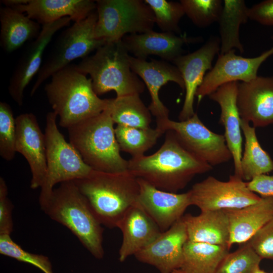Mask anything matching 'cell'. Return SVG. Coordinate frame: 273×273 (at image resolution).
I'll return each instance as SVG.
<instances>
[{
	"label": "cell",
	"instance_id": "1",
	"mask_svg": "<svg viewBox=\"0 0 273 273\" xmlns=\"http://www.w3.org/2000/svg\"><path fill=\"white\" fill-rule=\"evenodd\" d=\"M166 132L156 152L132 157L128 160L127 170L159 190L177 193L195 176L211 170L212 166L188 150L173 131Z\"/></svg>",
	"mask_w": 273,
	"mask_h": 273
},
{
	"label": "cell",
	"instance_id": "2",
	"mask_svg": "<svg viewBox=\"0 0 273 273\" xmlns=\"http://www.w3.org/2000/svg\"><path fill=\"white\" fill-rule=\"evenodd\" d=\"M73 181L101 224L110 229L117 228L139 193L138 178L128 170L107 172L92 169L85 177Z\"/></svg>",
	"mask_w": 273,
	"mask_h": 273
},
{
	"label": "cell",
	"instance_id": "3",
	"mask_svg": "<svg viewBox=\"0 0 273 273\" xmlns=\"http://www.w3.org/2000/svg\"><path fill=\"white\" fill-rule=\"evenodd\" d=\"M44 90L59 125L68 128L106 109L110 99H100L95 92L91 79L75 65H69L51 76Z\"/></svg>",
	"mask_w": 273,
	"mask_h": 273
},
{
	"label": "cell",
	"instance_id": "4",
	"mask_svg": "<svg viewBox=\"0 0 273 273\" xmlns=\"http://www.w3.org/2000/svg\"><path fill=\"white\" fill-rule=\"evenodd\" d=\"M109 106L100 114L68 127L69 143L92 169L124 171L128 169V160L120 155Z\"/></svg>",
	"mask_w": 273,
	"mask_h": 273
},
{
	"label": "cell",
	"instance_id": "5",
	"mask_svg": "<svg viewBox=\"0 0 273 273\" xmlns=\"http://www.w3.org/2000/svg\"><path fill=\"white\" fill-rule=\"evenodd\" d=\"M41 209L68 228L96 258H103L104 229L73 181L60 184Z\"/></svg>",
	"mask_w": 273,
	"mask_h": 273
},
{
	"label": "cell",
	"instance_id": "6",
	"mask_svg": "<svg viewBox=\"0 0 273 273\" xmlns=\"http://www.w3.org/2000/svg\"><path fill=\"white\" fill-rule=\"evenodd\" d=\"M130 56L121 40L105 43L75 65L81 72L89 75L98 96L112 90L117 97L140 94L145 84L132 70Z\"/></svg>",
	"mask_w": 273,
	"mask_h": 273
},
{
	"label": "cell",
	"instance_id": "7",
	"mask_svg": "<svg viewBox=\"0 0 273 273\" xmlns=\"http://www.w3.org/2000/svg\"><path fill=\"white\" fill-rule=\"evenodd\" d=\"M54 111L46 115L45 138L47 171L40 187V208L47 204L58 183L73 181L86 176L92 170L74 147L59 131Z\"/></svg>",
	"mask_w": 273,
	"mask_h": 273
},
{
	"label": "cell",
	"instance_id": "8",
	"mask_svg": "<svg viewBox=\"0 0 273 273\" xmlns=\"http://www.w3.org/2000/svg\"><path fill=\"white\" fill-rule=\"evenodd\" d=\"M98 20L95 37L111 42L121 40L126 35L153 30L154 14L142 0L96 1Z\"/></svg>",
	"mask_w": 273,
	"mask_h": 273
},
{
	"label": "cell",
	"instance_id": "9",
	"mask_svg": "<svg viewBox=\"0 0 273 273\" xmlns=\"http://www.w3.org/2000/svg\"><path fill=\"white\" fill-rule=\"evenodd\" d=\"M96 10L86 18L75 22L58 36L51 51L41 66L30 92L33 96L41 84L54 74L73 60L83 59L106 42L96 38Z\"/></svg>",
	"mask_w": 273,
	"mask_h": 273
},
{
	"label": "cell",
	"instance_id": "10",
	"mask_svg": "<svg viewBox=\"0 0 273 273\" xmlns=\"http://www.w3.org/2000/svg\"><path fill=\"white\" fill-rule=\"evenodd\" d=\"M156 127L165 132L173 131L188 150L212 166L227 162L232 158L224 135L209 129L197 113L184 121L168 118L156 123Z\"/></svg>",
	"mask_w": 273,
	"mask_h": 273
},
{
	"label": "cell",
	"instance_id": "11",
	"mask_svg": "<svg viewBox=\"0 0 273 273\" xmlns=\"http://www.w3.org/2000/svg\"><path fill=\"white\" fill-rule=\"evenodd\" d=\"M189 192L192 205L201 211L241 208L261 198L248 189L246 181L234 175L226 181L209 176L195 184Z\"/></svg>",
	"mask_w": 273,
	"mask_h": 273
},
{
	"label": "cell",
	"instance_id": "12",
	"mask_svg": "<svg viewBox=\"0 0 273 273\" xmlns=\"http://www.w3.org/2000/svg\"><path fill=\"white\" fill-rule=\"evenodd\" d=\"M271 38L273 41V35ZM235 52V50H232L223 54H219L215 65L206 73L197 90L196 97L198 103L223 84L239 81L249 82L256 78L261 64L273 55V46L253 58L243 57Z\"/></svg>",
	"mask_w": 273,
	"mask_h": 273
},
{
	"label": "cell",
	"instance_id": "13",
	"mask_svg": "<svg viewBox=\"0 0 273 273\" xmlns=\"http://www.w3.org/2000/svg\"><path fill=\"white\" fill-rule=\"evenodd\" d=\"M219 37L211 35L200 48L184 54L172 63L180 72L185 85V98L178 119L186 120L194 114V102L197 90L206 73L212 68V62L220 52Z\"/></svg>",
	"mask_w": 273,
	"mask_h": 273
},
{
	"label": "cell",
	"instance_id": "14",
	"mask_svg": "<svg viewBox=\"0 0 273 273\" xmlns=\"http://www.w3.org/2000/svg\"><path fill=\"white\" fill-rule=\"evenodd\" d=\"M71 18L65 17L42 25L38 36L27 48L10 78L8 92L12 99L22 106L25 88L41 67L43 54L54 34L70 25Z\"/></svg>",
	"mask_w": 273,
	"mask_h": 273
},
{
	"label": "cell",
	"instance_id": "15",
	"mask_svg": "<svg viewBox=\"0 0 273 273\" xmlns=\"http://www.w3.org/2000/svg\"><path fill=\"white\" fill-rule=\"evenodd\" d=\"M139 193L136 203L149 215L161 232L169 229L192 205L189 191L184 193L159 190L138 178Z\"/></svg>",
	"mask_w": 273,
	"mask_h": 273
},
{
	"label": "cell",
	"instance_id": "16",
	"mask_svg": "<svg viewBox=\"0 0 273 273\" xmlns=\"http://www.w3.org/2000/svg\"><path fill=\"white\" fill-rule=\"evenodd\" d=\"M15 122L16 152L22 154L29 165L32 174L30 188H40L47 171L44 133L42 132L36 116L31 113L17 116Z\"/></svg>",
	"mask_w": 273,
	"mask_h": 273
},
{
	"label": "cell",
	"instance_id": "17",
	"mask_svg": "<svg viewBox=\"0 0 273 273\" xmlns=\"http://www.w3.org/2000/svg\"><path fill=\"white\" fill-rule=\"evenodd\" d=\"M187 241L182 217L134 256L139 261L153 266L160 273H171L180 268L184 247Z\"/></svg>",
	"mask_w": 273,
	"mask_h": 273
},
{
	"label": "cell",
	"instance_id": "18",
	"mask_svg": "<svg viewBox=\"0 0 273 273\" xmlns=\"http://www.w3.org/2000/svg\"><path fill=\"white\" fill-rule=\"evenodd\" d=\"M237 104L241 119L255 128L273 124V76L238 82Z\"/></svg>",
	"mask_w": 273,
	"mask_h": 273
},
{
	"label": "cell",
	"instance_id": "19",
	"mask_svg": "<svg viewBox=\"0 0 273 273\" xmlns=\"http://www.w3.org/2000/svg\"><path fill=\"white\" fill-rule=\"evenodd\" d=\"M131 68L140 77L149 90L151 102L148 107L151 114L155 117L156 123L169 118V110L159 97L160 88L169 81L174 82L183 89L185 85L177 68L164 60H147L130 56Z\"/></svg>",
	"mask_w": 273,
	"mask_h": 273
},
{
	"label": "cell",
	"instance_id": "20",
	"mask_svg": "<svg viewBox=\"0 0 273 273\" xmlns=\"http://www.w3.org/2000/svg\"><path fill=\"white\" fill-rule=\"evenodd\" d=\"M203 40L200 36L177 35L173 33L158 32L153 30L142 33L128 34L122 39L129 54L136 58L146 60L149 56L154 55L171 63L184 54V45L198 43Z\"/></svg>",
	"mask_w": 273,
	"mask_h": 273
},
{
	"label": "cell",
	"instance_id": "21",
	"mask_svg": "<svg viewBox=\"0 0 273 273\" xmlns=\"http://www.w3.org/2000/svg\"><path fill=\"white\" fill-rule=\"evenodd\" d=\"M237 81L223 84L209 96L220 106L219 123L224 128V136L234 161V175L242 179L241 160L242 136L241 120L237 104Z\"/></svg>",
	"mask_w": 273,
	"mask_h": 273
},
{
	"label": "cell",
	"instance_id": "22",
	"mask_svg": "<svg viewBox=\"0 0 273 273\" xmlns=\"http://www.w3.org/2000/svg\"><path fill=\"white\" fill-rule=\"evenodd\" d=\"M42 25L69 17L75 22L86 18L96 9L92 0H14L11 7Z\"/></svg>",
	"mask_w": 273,
	"mask_h": 273
},
{
	"label": "cell",
	"instance_id": "23",
	"mask_svg": "<svg viewBox=\"0 0 273 273\" xmlns=\"http://www.w3.org/2000/svg\"><path fill=\"white\" fill-rule=\"evenodd\" d=\"M122 240L119 260L124 261L153 242L162 232L157 225L136 202L125 213L118 224Z\"/></svg>",
	"mask_w": 273,
	"mask_h": 273
},
{
	"label": "cell",
	"instance_id": "24",
	"mask_svg": "<svg viewBox=\"0 0 273 273\" xmlns=\"http://www.w3.org/2000/svg\"><path fill=\"white\" fill-rule=\"evenodd\" d=\"M229 224L228 247L248 241L273 218V197H261L255 203L238 209L223 210Z\"/></svg>",
	"mask_w": 273,
	"mask_h": 273
},
{
	"label": "cell",
	"instance_id": "25",
	"mask_svg": "<svg viewBox=\"0 0 273 273\" xmlns=\"http://www.w3.org/2000/svg\"><path fill=\"white\" fill-rule=\"evenodd\" d=\"M183 219L188 241L228 246L229 224L223 210L202 211L198 215L188 213Z\"/></svg>",
	"mask_w": 273,
	"mask_h": 273
},
{
	"label": "cell",
	"instance_id": "26",
	"mask_svg": "<svg viewBox=\"0 0 273 273\" xmlns=\"http://www.w3.org/2000/svg\"><path fill=\"white\" fill-rule=\"evenodd\" d=\"M0 43L7 53L14 52L26 41L36 38L40 32L38 23L7 6L0 9Z\"/></svg>",
	"mask_w": 273,
	"mask_h": 273
},
{
	"label": "cell",
	"instance_id": "27",
	"mask_svg": "<svg viewBox=\"0 0 273 273\" xmlns=\"http://www.w3.org/2000/svg\"><path fill=\"white\" fill-rule=\"evenodd\" d=\"M248 8L244 0H224L223 8L218 21L220 41V54L232 50L244 52L240 39V26L249 19Z\"/></svg>",
	"mask_w": 273,
	"mask_h": 273
},
{
	"label": "cell",
	"instance_id": "28",
	"mask_svg": "<svg viewBox=\"0 0 273 273\" xmlns=\"http://www.w3.org/2000/svg\"><path fill=\"white\" fill-rule=\"evenodd\" d=\"M229 250L226 246L187 241L180 269L185 273H215Z\"/></svg>",
	"mask_w": 273,
	"mask_h": 273
},
{
	"label": "cell",
	"instance_id": "29",
	"mask_svg": "<svg viewBox=\"0 0 273 273\" xmlns=\"http://www.w3.org/2000/svg\"><path fill=\"white\" fill-rule=\"evenodd\" d=\"M242 132L245 138L244 151L241 160L242 179L249 181L255 177L273 171V160L260 146L255 128L241 120Z\"/></svg>",
	"mask_w": 273,
	"mask_h": 273
},
{
	"label": "cell",
	"instance_id": "30",
	"mask_svg": "<svg viewBox=\"0 0 273 273\" xmlns=\"http://www.w3.org/2000/svg\"><path fill=\"white\" fill-rule=\"evenodd\" d=\"M109 107L114 124L141 128L150 127L151 113L140 94L110 99Z\"/></svg>",
	"mask_w": 273,
	"mask_h": 273
},
{
	"label": "cell",
	"instance_id": "31",
	"mask_svg": "<svg viewBox=\"0 0 273 273\" xmlns=\"http://www.w3.org/2000/svg\"><path fill=\"white\" fill-rule=\"evenodd\" d=\"M164 132L157 127L141 128L117 125L115 128L120 150L129 154L132 157L144 155Z\"/></svg>",
	"mask_w": 273,
	"mask_h": 273
},
{
	"label": "cell",
	"instance_id": "32",
	"mask_svg": "<svg viewBox=\"0 0 273 273\" xmlns=\"http://www.w3.org/2000/svg\"><path fill=\"white\" fill-rule=\"evenodd\" d=\"M186 15L199 28L218 22L223 8L221 0H180Z\"/></svg>",
	"mask_w": 273,
	"mask_h": 273
},
{
	"label": "cell",
	"instance_id": "33",
	"mask_svg": "<svg viewBox=\"0 0 273 273\" xmlns=\"http://www.w3.org/2000/svg\"><path fill=\"white\" fill-rule=\"evenodd\" d=\"M229 253L220 262L215 273H252L262 260L248 242Z\"/></svg>",
	"mask_w": 273,
	"mask_h": 273
},
{
	"label": "cell",
	"instance_id": "34",
	"mask_svg": "<svg viewBox=\"0 0 273 273\" xmlns=\"http://www.w3.org/2000/svg\"><path fill=\"white\" fill-rule=\"evenodd\" d=\"M151 9L155 24L162 32L180 34L179 23L185 15L181 3L166 0H144Z\"/></svg>",
	"mask_w": 273,
	"mask_h": 273
},
{
	"label": "cell",
	"instance_id": "35",
	"mask_svg": "<svg viewBox=\"0 0 273 273\" xmlns=\"http://www.w3.org/2000/svg\"><path fill=\"white\" fill-rule=\"evenodd\" d=\"M16 122L11 106L6 102L0 103V155L10 161L16 153Z\"/></svg>",
	"mask_w": 273,
	"mask_h": 273
},
{
	"label": "cell",
	"instance_id": "36",
	"mask_svg": "<svg viewBox=\"0 0 273 273\" xmlns=\"http://www.w3.org/2000/svg\"><path fill=\"white\" fill-rule=\"evenodd\" d=\"M0 253L32 264L44 273H53L51 262L48 257L24 250L12 239L10 235H0Z\"/></svg>",
	"mask_w": 273,
	"mask_h": 273
},
{
	"label": "cell",
	"instance_id": "37",
	"mask_svg": "<svg viewBox=\"0 0 273 273\" xmlns=\"http://www.w3.org/2000/svg\"><path fill=\"white\" fill-rule=\"evenodd\" d=\"M247 242L262 259L273 260V218Z\"/></svg>",
	"mask_w": 273,
	"mask_h": 273
},
{
	"label": "cell",
	"instance_id": "38",
	"mask_svg": "<svg viewBox=\"0 0 273 273\" xmlns=\"http://www.w3.org/2000/svg\"><path fill=\"white\" fill-rule=\"evenodd\" d=\"M8 190L4 179L0 177V235H10L13 230L12 210L14 206L8 197Z\"/></svg>",
	"mask_w": 273,
	"mask_h": 273
},
{
	"label": "cell",
	"instance_id": "39",
	"mask_svg": "<svg viewBox=\"0 0 273 273\" xmlns=\"http://www.w3.org/2000/svg\"><path fill=\"white\" fill-rule=\"evenodd\" d=\"M249 19L265 26H273V0H265L248 8Z\"/></svg>",
	"mask_w": 273,
	"mask_h": 273
},
{
	"label": "cell",
	"instance_id": "40",
	"mask_svg": "<svg viewBox=\"0 0 273 273\" xmlns=\"http://www.w3.org/2000/svg\"><path fill=\"white\" fill-rule=\"evenodd\" d=\"M248 189L261 197H273V175L266 174L258 175L246 181Z\"/></svg>",
	"mask_w": 273,
	"mask_h": 273
},
{
	"label": "cell",
	"instance_id": "41",
	"mask_svg": "<svg viewBox=\"0 0 273 273\" xmlns=\"http://www.w3.org/2000/svg\"><path fill=\"white\" fill-rule=\"evenodd\" d=\"M252 273H269L265 271H264L263 269H261L260 267H258L256 268H255Z\"/></svg>",
	"mask_w": 273,
	"mask_h": 273
},
{
	"label": "cell",
	"instance_id": "42",
	"mask_svg": "<svg viewBox=\"0 0 273 273\" xmlns=\"http://www.w3.org/2000/svg\"><path fill=\"white\" fill-rule=\"evenodd\" d=\"M171 273H185L183 271H182L180 269H178L174 270Z\"/></svg>",
	"mask_w": 273,
	"mask_h": 273
},
{
	"label": "cell",
	"instance_id": "43",
	"mask_svg": "<svg viewBox=\"0 0 273 273\" xmlns=\"http://www.w3.org/2000/svg\"><path fill=\"white\" fill-rule=\"evenodd\" d=\"M271 273H273V271L272 272H271Z\"/></svg>",
	"mask_w": 273,
	"mask_h": 273
}]
</instances>
